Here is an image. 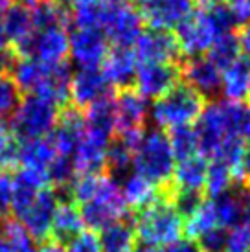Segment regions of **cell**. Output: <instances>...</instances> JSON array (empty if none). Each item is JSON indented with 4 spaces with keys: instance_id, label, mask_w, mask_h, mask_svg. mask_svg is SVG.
Segmentation results:
<instances>
[{
    "instance_id": "6da1fadb",
    "label": "cell",
    "mask_w": 250,
    "mask_h": 252,
    "mask_svg": "<svg viewBox=\"0 0 250 252\" xmlns=\"http://www.w3.org/2000/svg\"><path fill=\"white\" fill-rule=\"evenodd\" d=\"M202 158L237 169L245 144L250 140V103L216 99L204 105L193 126Z\"/></svg>"
},
{
    "instance_id": "7a4b0ae2",
    "label": "cell",
    "mask_w": 250,
    "mask_h": 252,
    "mask_svg": "<svg viewBox=\"0 0 250 252\" xmlns=\"http://www.w3.org/2000/svg\"><path fill=\"white\" fill-rule=\"evenodd\" d=\"M70 193L79 206L83 224L92 232L118 223L127 214V204L116 179L105 173L77 175L70 182Z\"/></svg>"
},
{
    "instance_id": "3957f363",
    "label": "cell",
    "mask_w": 250,
    "mask_h": 252,
    "mask_svg": "<svg viewBox=\"0 0 250 252\" xmlns=\"http://www.w3.org/2000/svg\"><path fill=\"white\" fill-rule=\"evenodd\" d=\"M237 26L234 17L230 13L226 4L212 9H199L188 17L177 28V46L179 54H184L189 59L191 57L206 56L210 48L214 46L217 37L224 33H232V30Z\"/></svg>"
},
{
    "instance_id": "277c9868",
    "label": "cell",
    "mask_w": 250,
    "mask_h": 252,
    "mask_svg": "<svg viewBox=\"0 0 250 252\" xmlns=\"http://www.w3.org/2000/svg\"><path fill=\"white\" fill-rule=\"evenodd\" d=\"M9 70L19 91L46 98L59 107L68 99V85L72 74L66 63L48 64L35 57L21 56L15 57Z\"/></svg>"
},
{
    "instance_id": "5b68a950",
    "label": "cell",
    "mask_w": 250,
    "mask_h": 252,
    "mask_svg": "<svg viewBox=\"0 0 250 252\" xmlns=\"http://www.w3.org/2000/svg\"><path fill=\"white\" fill-rule=\"evenodd\" d=\"M175 164L177 158L166 131L155 127L140 133L138 140L132 147L131 168L134 173L146 177L156 186H162L171 181Z\"/></svg>"
},
{
    "instance_id": "8992f818",
    "label": "cell",
    "mask_w": 250,
    "mask_h": 252,
    "mask_svg": "<svg viewBox=\"0 0 250 252\" xmlns=\"http://www.w3.org/2000/svg\"><path fill=\"white\" fill-rule=\"evenodd\" d=\"M132 226L142 245L158 249L181 239L184 232V217L171 199L158 197L155 203L138 210Z\"/></svg>"
},
{
    "instance_id": "52a82bcc",
    "label": "cell",
    "mask_w": 250,
    "mask_h": 252,
    "mask_svg": "<svg viewBox=\"0 0 250 252\" xmlns=\"http://www.w3.org/2000/svg\"><path fill=\"white\" fill-rule=\"evenodd\" d=\"M202 109V96H199L186 85H177L162 98L155 99L153 107H149V116L155 122L156 129L173 133L177 129L193 127Z\"/></svg>"
},
{
    "instance_id": "ba28073f",
    "label": "cell",
    "mask_w": 250,
    "mask_h": 252,
    "mask_svg": "<svg viewBox=\"0 0 250 252\" xmlns=\"http://www.w3.org/2000/svg\"><path fill=\"white\" fill-rule=\"evenodd\" d=\"M59 116V105L46 98L28 94L11 114L9 131L21 142L46 138L56 129Z\"/></svg>"
},
{
    "instance_id": "9c48e42d",
    "label": "cell",
    "mask_w": 250,
    "mask_h": 252,
    "mask_svg": "<svg viewBox=\"0 0 250 252\" xmlns=\"http://www.w3.org/2000/svg\"><path fill=\"white\" fill-rule=\"evenodd\" d=\"M112 131L105 127L91 126L83 120V131L72 155V166L79 175L101 173L107 166V153L112 142Z\"/></svg>"
},
{
    "instance_id": "30bf717a",
    "label": "cell",
    "mask_w": 250,
    "mask_h": 252,
    "mask_svg": "<svg viewBox=\"0 0 250 252\" xmlns=\"http://www.w3.org/2000/svg\"><path fill=\"white\" fill-rule=\"evenodd\" d=\"M57 204H59V197L48 186L15 216L35 241H44L48 236H52V221H54Z\"/></svg>"
},
{
    "instance_id": "8fae6325",
    "label": "cell",
    "mask_w": 250,
    "mask_h": 252,
    "mask_svg": "<svg viewBox=\"0 0 250 252\" xmlns=\"http://www.w3.org/2000/svg\"><path fill=\"white\" fill-rule=\"evenodd\" d=\"M109 50V39L99 30L76 28L68 35V54L77 68H99Z\"/></svg>"
},
{
    "instance_id": "7c38bea8",
    "label": "cell",
    "mask_w": 250,
    "mask_h": 252,
    "mask_svg": "<svg viewBox=\"0 0 250 252\" xmlns=\"http://www.w3.org/2000/svg\"><path fill=\"white\" fill-rule=\"evenodd\" d=\"M101 32L116 44V48H132L144 32V19L129 2L118 4L112 7Z\"/></svg>"
},
{
    "instance_id": "4fadbf2b",
    "label": "cell",
    "mask_w": 250,
    "mask_h": 252,
    "mask_svg": "<svg viewBox=\"0 0 250 252\" xmlns=\"http://www.w3.org/2000/svg\"><path fill=\"white\" fill-rule=\"evenodd\" d=\"M181 70L173 63L138 64L134 74V91L146 99H158L179 85Z\"/></svg>"
},
{
    "instance_id": "5bb4252c",
    "label": "cell",
    "mask_w": 250,
    "mask_h": 252,
    "mask_svg": "<svg viewBox=\"0 0 250 252\" xmlns=\"http://www.w3.org/2000/svg\"><path fill=\"white\" fill-rule=\"evenodd\" d=\"M22 56H30L48 64H61L68 56V33L64 26L35 30Z\"/></svg>"
},
{
    "instance_id": "9a60e30c",
    "label": "cell",
    "mask_w": 250,
    "mask_h": 252,
    "mask_svg": "<svg viewBox=\"0 0 250 252\" xmlns=\"http://www.w3.org/2000/svg\"><path fill=\"white\" fill-rule=\"evenodd\" d=\"M114 105V133L131 134L144 129L147 116H149V105L144 96H140L132 89L120 91L118 96L112 98Z\"/></svg>"
},
{
    "instance_id": "2e32d148",
    "label": "cell",
    "mask_w": 250,
    "mask_h": 252,
    "mask_svg": "<svg viewBox=\"0 0 250 252\" xmlns=\"http://www.w3.org/2000/svg\"><path fill=\"white\" fill-rule=\"evenodd\" d=\"M132 54L136 57L138 64L146 63H164L169 64L179 56V46L175 41V35L162 30H147L142 32L138 41L132 46Z\"/></svg>"
},
{
    "instance_id": "e0dca14e",
    "label": "cell",
    "mask_w": 250,
    "mask_h": 252,
    "mask_svg": "<svg viewBox=\"0 0 250 252\" xmlns=\"http://www.w3.org/2000/svg\"><path fill=\"white\" fill-rule=\"evenodd\" d=\"M195 11V0H155L142 11L144 22L151 30H177Z\"/></svg>"
},
{
    "instance_id": "ac0fdd59",
    "label": "cell",
    "mask_w": 250,
    "mask_h": 252,
    "mask_svg": "<svg viewBox=\"0 0 250 252\" xmlns=\"http://www.w3.org/2000/svg\"><path fill=\"white\" fill-rule=\"evenodd\" d=\"M181 74L186 79V87L202 98H212L221 92V68L210 57H191Z\"/></svg>"
},
{
    "instance_id": "d6986e66",
    "label": "cell",
    "mask_w": 250,
    "mask_h": 252,
    "mask_svg": "<svg viewBox=\"0 0 250 252\" xmlns=\"http://www.w3.org/2000/svg\"><path fill=\"white\" fill-rule=\"evenodd\" d=\"M109 96V85L99 68H79L72 74L68 85V98L76 107L87 109L101 98Z\"/></svg>"
},
{
    "instance_id": "ffe728a7",
    "label": "cell",
    "mask_w": 250,
    "mask_h": 252,
    "mask_svg": "<svg viewBox=\"0 0 250 252\" xmlns=\"http://www.w3.org/2000/svg\"><path fill=\"white\" fill-rule=\"evenodd\" d=\"M57 158H59V155H57L56 147L50 140V136L21 142L19 149H17V164L21 166V169L39 173L46 181H48L50 168Z\"/></svg>"
},
{
    "instance_id": "44dd1931",
    "label": "cell",
    "mask_w": 250,
    "mask_h": 252,
    "mask_svg": "<svg viewBox=\"0 0 250 252\" xmlns=\"http://www.w3.org/2000/svg\"><path fill=\"white\" fill-rule=\"evenodd\" d=\"M138 68V61L131 48H112L101 63V76L109 87L127 89L134 81V74Z\"/></svg>"
},
{
    "instance_id": "7402d4cb",
    "label": "cell",
    "mask_w": 250,
    "mask_h": 252,
    "mask_svg": "<svg viewBox=\"0 0 250 252\" xmlns=\"http://www.w3.org/2000/svg\"><path fill=\"white\" fill-rule=\"evenodd\" d=\"M208 164L206 158L201 155H193L182 160H177L173 169L171 181L175 182V193H199L204 189L206 173H208Z\"/></svg>"
},
{
    "instance_id": "603a6c76",
    "label": "cell",
    "mask_w": 250,
    "mask_h": 252,
    "mask_svg": "<svg viewBox=\"0 0 250 252\" xmlns=\"http://www.w3.org/2000/svg\"><path fill=\"white\" fill-rule=\"evenodd\" d=\"M114 6L118 4L107 0H68L66 15L76 24V28H92L101 32Z\"/></svg>"
},
{
    "instance_id": "cb8c5ba5",
    "label": "cell",
    "mask_w": 250,
    "mask_h": 252,
    "mask_svg": "<svg viewBox=\"0 0 250 252\" xmlns=\"http://www.w3.org/2000/svg\"><path fill=\"white\" fill-rule=\"evenodd\" d=\"M221 92L228 101L250 99V63L239 57L221 70Z\"/></svg>"
},
{
    "instance_id": "d4e9b609",
    "label": "cell",
    "mask_w": 250,
    "mask_h": 252,
    "mask_svg": "<svg viewBox=\"0 0 250 252\" xmlns=\"http://www.w3.org/2000/svg\"><path fill=\"white\" fill-rule=\"evenodd\" d=\"M2 22L6 26L7 35L11 39V44L19 52H22L30 42L31 35L35 33L33 19H31V13H30L28 2L19 0L17 4H13L9 7V11L2 17Z\"/></svg>"
},
{
    "instance_id": "484cf974",
    "label": "cell",
    "mask_w": 250,
    "mask_h": 252,
    "mask_svg": "<svg viewBox=\"0 0 250 252\" xmlns=\"http://www.w3.org/2000/svg\"><path fill=\"white\" fill-rule=\"evenodd\" d=\"M120 188H122V195L125 199L127 208L142 210L158 199V186L134 171L125 173V179L120 184Z\"/></svg>"
},
{
    "instance_id": "4316f807",
    "label": "cell",
    "mask_w": 250,
    "mask_h": 252,
    "mask_svg": "<svg viewBox=\"0 0 250 252\" xmlns=\"http://www.w3.org/2000/svg\"><path fill=\"white\" fill-rule=\"evenodd\" d=\"M83 228V217L74 201H59L52 221V234L56 241H70Z\"/></svg>"
},
{
    "instance_id": "83f0119b",
    "label": "cell",
    "mask_w": 250,
    "mask_h": 252,
    "mask_svg": "<svg viewBox=\"0 0 250 252\" xmlns=\"http://www.w3.org/2000/svg\"><path fill=\"white\" fill-rule=\"evenodd\" d=\"M99 245L103 252H134L136 251V232L127 221H118L103 230H99Z\"/></svg>"
},
{
    "instance_id": "f1b7e54d",
    "label": "cell",
    "mask_w": 250,
    "mask_h": 252,
    "mask_svg": "<svg viewBox=\"0 0 250 252\" xmlns=\"http://www.w3.org/2000/svg\"><path fill=\"white\" fill-rule=\"evenodd\" d=\"M237 179H241L237 169L230 168L226 164H221V162H210L204 189L210 195V199H214V197H219L230 189H234Z\"/></svg>"
},
{
    "instance_id": "f546056e",
    "label": "cell",
    "mask_w": 250,
    "mask_h": 252,
    "mask_svg": "<svg viewBox=\"0 0 250 252\" xmlns=\"http://www.w3.org/2000/svg\"><path fill=\"white\" fill-rule=\"evenodd\" d=\"M219 228L217 224V217L212 206V201H201L199 206L195 208L189 216L184 217V232H186L189 239H199L202 234L210 230Z\"/></svg>"
},
{
    "instance_id": "4dcf8cb0",
    "label": "cell",
    "mask_w": 250,
    "mask_h": 252,
    "mask_svg": "<svg viewBox=\"0 0 250 252\" xmlns=\"http://www.w3.org/2000/svg\"><path fill=\"white\" fill-rule=\"evenodd\" d=\"M206 57H210L221 70L224 66H228L230 63H234L236 59L241 57L237 35H234V32H232V33H224V35L217 37V41L214 42V46L210 48Z\"/></svg>"
},
{
    "instance_id": "1f68e13d",
    "label": "cell",
    "mask_w": 250,
    "mask_h": 252,
    "mask_svg": "<svg viewBox=\"0 0 250 252\" xmlns=\"http://www.w3.org/2000/svg\"><path fill=\"white\" fill-rule=\"evenodd\" d=\"M0 230L11 252H35V239L17 219L4 221V224H0Z\"/></svg>"
},
{
    "instance_id": "d6a6232c",
    "label": "cell",
    "mask_w": 250,
    "mask_h": 252,
    "mask_svg": "<svg viewBox=\"0 0 250 252\" xmlns=\"http://www.w3.org/2000/svg\"><path fill=\"white\" fill-rule=\"evenodd\" d=\"M21 103V91L11 74L0 70V122L11 118L17 105Z\"/></svg>"
},
{
    "instance_id": "836d02e7",
    "label": "cell",
    "mask_w": 250,
    "mask_h": 252,
    "mask_svg": "<svg viewBox=\"0 0 250 252\" xmlns=\"http://www.w3.org/2000/svg\"><path fill=\"white\" fill-rule=\"evenodd\" d=\"M169 142H171V147H173V153L177 160L199 155L193 127H184V129L173 131V133L169 134Z\"/></svg>"
},
{
    "instance_id": "e575fe53",
    "label": "cell",
    "mask_w": 250,
    "mask_h": 252,
    "mask_svg": "<svg viewBox=\"0 0 250 252\" xmlns=\"http://www.w3.org/2000/svg\"><path fill=\"white\" fill-rule=\"evenodd\" d=\"M224 252H250V221H241L226 230Z\"/></svg>"
},
{
    "instance_id": "d590c367",
    "label": "cell",
    "mask_w": 250,
    "mask_h": 252,
    "mask_svg": "<svg viewBox=\"0 0 250 252\" xmlns=\"http://www.w3.org/2000/svg\"><path fill=\"white\" fill-rule=\"evenodd\" d=\"M17 149H19L17 138L9 129L0 126V168L17 164Z\"/></svg>"
},
{
    "instance_id": "8d00e7d4",
    "label": "cell",
    "mask_w": 250,
    "mask_h": 252,
    "mask_svg": "<svg viewBox=\"0 0 250 252\" xmlns=\"http://www.w3.org/2000/svg\"><path fill=\"white\" fill-rule=\"evenodd\" d=\"M66 243L68 245L64 252H103L99 245V239L92 230H81Z\"/></svg>"
},
{
    "instance_id": "74e56055",
    "label": "cell",
    "mask_w": 250,
    "mask_h": 252,
    "mask_svg": "<svg viewBox=\"0 0 250 252\" xmlns=\"http://www.w3.org/2000/svg\"><path fill=\"white\" fill-rule=\"evenodd\" d=\"M202 252H224L226 247V230L216 228L206 234H202L199 239H195Z\"/></svg>"
},
{
    "instance_id": "f35d334b",
    "label": "cell",
    "mask_w": 250,
    "mask_h": 252,
    "mask_svg": "<svg viewBox=\"0 0 250 252\" xmlns=\"http://www.w3.org/2000/svg\"><path fill=\"white\" fill-rule=\"evenodd\" d=\"M11 193H13V179L4 171H0V219H4L11 210Z\"/></svg>"
},
{
    "instance_id": "ab89813d",
    "label": "cell",
    "mask_w": 250,
    "mask_h": 252,
    "mask_svg": "<svg viewBox=\"0 0 250 252\" xmlns=\"http://www.w3.org/2000/svg\"><path fill=\"white\" fill-rule=\"evenodd\" d=\"M237 24L250 22V0H226L224 2Z\"/></svg>"
},
{
    "instance_id": "60d3db41",
    "label": "cell",
    "mask_w": 250,
    "mask_h": 252,
    "mask_svg": "<svg viewBox=\"0 0 250 252\" xmlns=\"http://www.w3.org/2000/svg\"><path fill=\"white\" fill-rule=\"evenodd\" d=\"M164 252H202V251L199 249L197 241L181 238V239H177L175 243H171V245H167L166 249H164Z\"/></svg>"
},
{
    "instance_id": "b9f144b4",
    "label": "cell",
    "mask_w": 250,
    "mask_h": 252,
    "mask_svg": "<svg viewBox=\"0 0 250 252\" xmlns=\"http://www.w3.org/2000/svg\"><path fill=\"white\" fill-rule=\"evenodd\" d=\"M237 42H239V50H241V54H243L245 59L250 63V22L249 24H245L243 30L239 32V35H237Z\"/></svg>"
},
{
    "instance_id": "7bdbcfd3",
    "label": "cell",
    "mask_w": 250,
    "mask_h": 252,
    "mask_svg": "<svg viewBox=\"0 0 250 252\" xmlns=\"http://www.w3.org/2000/svg\"><path fill=\"white\" fill-rule=\"evenodd\" d=\"M239 177H241V179H249L250 181V140L245 144L243 155H241V162H239Z\"/></svg>"
},
{
    "instance_id": "ee69618b",
    "label": "cell",
    "mask_w": 250,
    "mask_h": 252,
    "mask_svg": "<svg viewBox=\"0 0 250 252\" xmlns=\"http://www.w3.org/2000/svg\"><path fill=\"white\" fill-rule=\"evenodd\" d=\"M35 252H64V249L57 241H44L39 249H35Z\"/></svg>"
},
{
    "instance_id": "f6af8a7d",
    "label": "cell",
    "mask_w": 250,
    "mask_h": 252,
    "mask_svg": "<svg viewBox=\"0 0 250 252\" xmlns=\"http://www.w3.org/2000/svg\"><path fill=\"white\" fill-rule=\"evenodd\" d=\"M195 2L201 4V9H212V7L222 6L226 0H195Z\"/></svg>"
},
{
    "instance_id": "bcb514c9",
    "label": "cell",
    "mask_w": 250,
    "mask_h": 252,
    "mask_svg": "<svg viewBox=\"0 0 250 252\" xmlns=\"http://www.w3.org/2000/svg\"><path fill=\"white\" fill-rule=\"evenodd\" d=\"M15 4V0H0V19L9 11V7Z\"/></svg>"
},
{
    "instance_id": "7dc6e473",
    "label": "cell",
    "mask_w": 250,
    "mask_h": 252,
    "mask_svg": "<svg viewBox=\"0 0 250 252\" xmlns=\"http://www.w3.org/2000/svg\"><path fill=\"white\" fill-rule=\"evenodd\" d=\"M155 0H134V4H136V6L140 7V9H142V11H144V9H146V7H149L151 6V4H153Z\"/></svg>"
},
{
    "instance_id": "c3c4849f",
    "label": "cell",
    "mask_w": 250,
    "mask_h": 252,
    "mask_svg": "<svg viewBox=\"0 0 250 252\" xmlns=\"http://www.w3.org/2000/svg\"><path fill=\"white\" fill-rule=\"evenodd\" d=\"M0 252H11L6 243V239H4V236H2V230H0Z\"/></svg>"
},
{
    "instance_id": "681fc988",
    "label": "cell",
    "mask_w": 250,
    "mask_h": 252,
    "mask_svg": "<svg viewBox=\"0 0 250 252\" xmlns=\"http://www.w3.org/2000/svg\"><path fill=\"white\" fill-rule=\"evenodd\" d=\"M134 252H162L158 251V249H155V247H146V245H142V247H136V251Z\"/></svg>"
},
{
    "instance_id": "f907efd6",
    "label": "cell",
    "mask_w": 250,
    "mask_h": 252,
    "mask_svg": "<svg viewBox=\"0 0 250 252\" xmlns=\"http://www.w3.org/2000/svg\"><path fill=\"white\" fill-rule=\"evenodd\" d=\"M107 2H112V4H125L127 0H107Z\"/></svg>"
},
{
    "instance_id": "816d5d0a",
    "label": "cell",
    "mask_w": 250,
    "mask_h": 252,
    "mask_svg": "<svg viewBox=\"0 0 250 252\" xmlns=\"http://www.w3.org/2000/svg\"><path fill=\"white\" fill-rule=\"evenodd\" d=\"M56 2H59V0H56Z\"/></svg>"
}]
</instances>
